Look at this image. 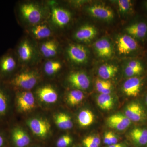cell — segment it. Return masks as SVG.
Wrapping results in <instances>:
<instances>
[{
	"label": "cell",
	"mask_w": 147,
	"mask_h": 147,
	"mask_svg": "<svg viewBox=\"0 0 147 147\" xmlns=\"http://www.w3.org/2000/svg\"><path fill=\"white\" fill-rule=\"evenodd\" d=\"M15 12L19 22L27 28L47 21L50 8L47 3L23 1L17 4Z\"/></svg>",
	"instance_id": "obj_1"
},
{
	"label": "cell",
	"mask_w": 147,
	"mask_h": 147,
	"mask_svg": "<svg viewBox=\"0 0 147 147\" xmlns=\"http://www.w3.org/2000/svg\"><path fill=\"white\" fill-rule=\"evenodd\" d=\"M36 42L28 36L21 38L17 43L14 50L21 66H29L39 63L42 57Z\"/></svg>",
	"instance_id": "obj_2"
},
{
	"label": "cell",
	"mask_w": 147,
	"mask_h": 147,
	"mask_svg": "<svg viewBox=\"0 0 147 147\" xmlns=\"http://www.w3.org/2000/svg\"><path fill=\"white\" fill-rule=\"evenodd\" d=\"M38 79V74L36 70L28 69L15 74L3 83L9 88L29 90L35 86Z\"/></svg>",
	"instance_id": "obj_3"
},
{
	"label": "cell",
	"mask_w": 147,
	"mask_h": 147,
	"mask_svg": "<svg viewBox=\"0 0 147 147\" xmlns=\"http://www.w3.org/2000/svg\"><path fill=\"white\" fill-rule=\"evenodd\" d=\"M50 8L48 23L55 32L56 30L63 28L70 23L72 14L69 11L58 5L56 2H48Z\"/></svg>",
	"instance_id": "obj_4"
},
{
	"label": "cell",
	"mask_w": 147,
	"mask_h": 147,
	"mask_svg": "<svg viewBox=\"0 0 147 147\" xmlns=\"http://www.w3.org/2000/svg\"><path fill=\"white\" fill-rule=\"evenodd\" d=\"M21 66L14 50L9 49L0 57V82H5Z\"/></svg>",
	"instance_id": "obj_5"
},
{
	"label": "cell",
	"mask_w": 147,
	"mask_h": 147,
	"mask_svg": "<svg viewBox=\"0 0 147 147\" xmlns=\"http://www.w3.org/2000/svg\"><path fill=\"white\" fill-rule=\"evenodd\" d=\"M26 32L29 36L36 42H40L55 37V32L47 21L26 28Z\"/></svg>",
	"instance_id": "obj_6"
},
{
	"label": "cell",
	"mask_w": 147,
	"mask_h": 147,
	"mask_svg": "<svg viewBox=\"0 0 147 147\" xmlns=\"http://www.w3.org/2000/svg\"><path fill=\"white\" fill-rule=\"evenodd\" d=\"M38 46L41 57L45 60L57 57L59 52V44L55 36L39 42Z\"/></svg>",
	"instance_id": "obj_7"
},
{
	"label": "cell",
	"mask_w": 147,
	"mask_h": 147,
	"mask_svg": "<svg viewBox=\"0 0 147 147\" xmlns=\"http://www.w3.org/2000/svg\"><path fill=\"white\" fill-rule=\"evenodd\" d=\"M66 53L70 61L75 64H83L88 60V50L81 44H70L67 49Z\"/></svg>",
	"instance_id": "obj_8"
},
{
	"label": "cell",
	"mask_w": 147,
	"mask_h": 147,
	"mask_svg": "<svg viewBox=\"0 0 147 147\" xmlns=\"http://www.w3.org/2000/svg\"><path fill=\"white\" fill-rule=\"evenodd\" d=\"M67 81L71 86L76 90H86L90 86L88 76L82 71H74L69 74Z\"/></svg>",
	"instance_id": "obj_9"
},
{
	"label": "cell",
	"mask_w": 147,
	"mask_h": 147,
	"mask_svg": "<svg viewBox=\"0 0 147 147\" xmlns=\"http://www.w3.org/2000/svg\"><path fill=\"white\" fill-rule=\"evenodd\" d=\"M16 100V105L21 111L28 112L34 108L35 98L31 92L26 91L19 93Z\"/></svg>",
	"instance_id": "obj_10"
},
{
	"label": "cell",
	"mask_w": 147,
	"mask_h": 147,
	"mask_svg": "<svg viewBox=\"0 0 147 147\" xmlns=\"http://www.w3.org/2000/svg\"><path fill=\"white\" fill-rule=\"evenodd\" d=\"M117 46L120 55H127L136 50L138 44L132 37L128 35H124L119 38Z\"/></svg>",
	"instance_id": "obj_11"
},
{
	"label": "cell",
	"mask_w": 147,
	"mask_h": 147,
	"mask_svg": "<svg viewBox=\"0 0 147 147\" xmlns=\"http://www.w3.org/2000/svg\"><path fill=\"white\" fill-rule=\"evenodd\" d=\"M29 125L33 133L38 137H45L50 131V123L47 121L39 119H33L29 121Z\"/></svg>",
	"instance_id": "obj_12"
},
{
	"label": "cell",
	"mask_w": 147,
	"mask_h": 147,
	"mask_svg": "<svg viewBox=\"0 0 147 147\" xmlns=\"http://www.w3.org/2000/svg\"><path fill=\"white\" fill-rule=\"evenodd\" d=\"M106 123L110 128L122 131L129 126L131 121L125 115L116 114L108 117Z\"/></svg>",
	"instance_id": "obj_13"
},
{
	"label": "cell",
	"mask_w": 147,
	"mask_h": 147,
	"mask_svg": "<svg viewBox=\"0 0 147 147\" xmlns=\"http://www.w3.org/2000/svg\"><path fill=\"white\" fill-rule=\"evenodd\" d=\"M97 33V30L94 26L83 25L75 32L74 38L79 42H88L93 39Z\"/></svg>",
	"instance_id": "obj_14"
},
{
	"label": "cell",
	"mask_w": 147,
	"mask_h": 147,
	"mask_svg": "<svg viewBox=\"0 0 147 147\" xmlns=\"http://www.w3.org/2000/svg\"><path fill=\"white\" fill-rule=\"evenodd\" d=\"M88 11L92 16L99 19L110 20L114 17L113 10L110 7L101 5L91 6L88 7Z\"/></svg>",
	"instance_id": "obj_15"
},
{
	"label": "cell",
	"mask_w": 147,
	"mask_h": 147,
	"mask_svg": "<svg viewBox=\"0 0 147 147\" xmlns=\"http://www.w3.org/2000/svg\"><path fill=\"white\" fill-rule=\"evenodd\" d=\"M11 129V139L15 147H25L30 144V137L24 130L18 127H13Z\"/></svg>",
	"instance_id": "obj_16"
},
{
	"label": "cell",
	"mask_w": 147,
	"mask_h": 147,
	"mask_svg": "<svg viewBox=\"0 0 147 147\" xmlns=\"http://www.w3.org/2000/svg\"><path fill=\"white\" fill-rule=\"evenodd\" d=\"M125 115L131 121L139 122L145 118L144 111L139 103L133 102L126 106Z\"/></svg>",
	"instance_id": "obj_17"
},
{
	"label": "cell",
	"mask_w": 147,
	"mask_h": 147,
	"mask_svg": "<svg viewBox=\"0 0 147 147\" xmlns=\"http://www.w3.org/2000/svg\"><path fill=\"white\" fill-rule=\"evenodd\" d=\"M141 86V79L137 77H131L124 83L123 90L126 95L136 97L139 94Z\"/></svg>",
	"instance_id": "obj_18"
},
{
	"label": "cell",
	"mask_w": 147,
	"mask_h": 147,
	"mask_svg": "<svg viewBox=\"0 0 147 147\" xmlns=\"http://www.w3.org/2000/svg\"><path fill=\"white\" fill-rule=\"evenodd\" d=\"M37 94L41 101L47 103H55L58 99L57 93L50 85L40 87L37 91Z\"/></svg>",
	"instance_id": "obj_19"
},
{
	"label": "cell",
	"mask_w": 147,
	"mask_h": 147,
	"mask_svg": "<svg viewBox=\"0 0 147 147\" xmlns=\"http://www.w3.org/2000/svg\"><path fill=\"white\" fill-rule=\"evenodd\" d=\"M7 88L5 84L0 82V119L5 118L9 111V96Z\"/></svg>",
	"instance_id": "obj_20"
},
{
	"label": "cell",
	"mask_w": 147,
	"mask_h": 147,
	"mask_svg": "<svg viewBox=\"0 0 147 147\" xmlns=\"http://www.w3.org/2000/svg\"><path fill=\"white\" fill-rule=\"evenodd\" d=\"M98 55L102 58H109L113 54V48L108 40L103 38L98 40L94 44Z\"/></svg>",
	"instance_id": "obj_21"
},
{
	"label": "cell",
	"mask_w": 147,
	"mask_h": 147,
	"mask_svg": "<svg viewBox=\"0 0 147 147\" xmlns=\"http://www.w3.org/2000/svg\"><path fill=\"white\" fill-rule=\"evenodd\" d=\"M43 64V71L48 76H52L58 73L63 67L62 63L56 58L46 60Z\"/></svg>",
	"instance_id": "obj_22"
},
{
	"label": "cell",
	"mask_w": 147,
	"mask_h": 147,
	"mask_svg": "<svg viewBox=\"0 0 147 147\" xmlns=\"http://www.w3.org/2000/svg\"><path fill=\"white\" fill-rule=\"evenodd\" d=\"M128 34L137 38H143L146 34L147 25L144 22H139L132 24L126 28Z\"/></svg>",
	"instance_id": "obj_23"
},
{
	"label": "cell",
	"mask_w": 147,
	"mask_h": 147,
	"mask_svg": "<svg viewBox=\"0 0 147 147\" xmlns=\"http://www.w3.org/2000/svg\"><path fill=\"white\" fill-rule=\"evenodd\" d=\"M130 137L132 141L137 144L144 145L147 143V129L145 128L134 129L130 132Z\"/></svg>",
	"instance_id": "obj_24"
},
{
	"label": "cell",
	"mask_w": 147,
	"mask_h": 147,
	"mask_svg": "<svg viewBox=\"0 0 147 147\" xmlns=\"http://www.w3.org/2000/svg\"><path fill=\"white\" fill-rule=\"evenodd\" d=\"M118 71V68L116 66L113 65L104 64L99 67L98 74L102 79L108 80L114 77Z\"/></svg>",
	"instance_id": "obj_25"
},
{
	"label": "cell",
	"mask_w": 147,
	"mask_h": 147,
	"mask_svg": "<svg viewBox=\"0 0 147 147\" xmlns=\"http://www.w3.org/2000/svg\"><path fill=\"white\" fill-rule=\"evenodd\" d=\"M55 123L59 128L62 129H70L73 127L71 118L67 114L60 113L55 117Z\"/></svg>",
	"instance_id": "obj_26"
},
{
	"label": "cell",
	"mask_w": 147,
	"mask_h": 147,
	"mask_svg": "<svg viewBox=\"0 0 147 147\" xmlns=\"http://www.w3.org/2000/svg\"><path fill=\"white\" fill-rule=\"evenodd\" d=\"M96 101L99 108L103 110H110L114 106V99L110 94H100L98 96Z\"/></svg>",
	"instance_id": "obj_27"
},
{
	"label": "cell",
	"mask_w": 147,
	"mask_h": 147,
	"mask_svg": "<svg viewBox=\"0 0 147 147\" xmlns=\"http://www.w3.org/2000/svg\"><path fill=\"white\" fill-rule=\"evenodd\" d=\"M94 120V115L91 111L88 110H82L78 116V122L82 127L90 126Z\"/></svg>",
	"instance_id": "obj_28"
},
{
	"label": "cell",
	"mask_w": 147,
	"mask_h": 147,
	"mask_svg": "<svg viewBox=\"0 0 147 147\" xmlns=\"http://www.w3.org/2000/svg\"><path fill=\"white\" fill-rule=\"evenodd\" d=\"M84 98V93L82 90L75 89L69 93L67 96V101L69 105L74 106L82 102Z\"/></svg>",
	"instance_id": "obj_29"
},
{
	"label": "cell",
	"mask_w": 147,
	"mask_h": 147,
	"mask_svg": "<svg viewBox=\"0 0 147 147\" xmlns=\"http://www.w3.org/2000/svg\"><path fill=\"white\" fill-rule=\"evenodd\" d=\"M72 139L69 135H64L58 139L57 143V147H67L72 143Z\"/></svg>",
	"instance_id": "obj_30"
},
{
	"label": "cell",
	"mask_w": 147,
	"mask_h": 147,
	"mask_svg": "<svg viewBox=\"0 0 147 147\" xmlns=\"http://www.w3.org/2000/svg\"><path fill=\"white\" fill-rule=\"evenodd\" d=\"M118 3L120 11L123 13L127 11L131 6V1L129 0H119Z\"/></svg>",
	"instance_id": "obj_31"
},
{
	"label": "cell",
	"mask_w": 147,
	"mask_h": 147,
	"mask_svg": "<svg viewBox=\"0 0 147 147\" xmlns=\"http://www.w3.org/2000/svg\"><path fill=\"white\" fill-rule=\"evenodd\" d=\"M110 81L108 80H104L98 79H96L95 82L96 87L98 91L101 93L102 90L104 89V88L108 85V83Z\"/></svg>",
	"instance_id": "obj_32"
},
{
	"label": "cell",
	"mask_w": 147,
	"mask_h": 147,
	"mask_svg": "<svg viewBox=\"0 0 147 147\" xmlns=\"http://www.w3.org/2000/svg\"><path fill=\"white\" fill-rule=\"evenodd\" d=\"M142 71L137 69H134L131 67L127 66L125 70V72L127 76L129 77H133V76L138 75Z\"/></svg>",
	"instance_id": "obj_33"
},
{
	"label": "cell",
	"mask_w": 147,
	"mask_h": 147,
	"mask_svg": "<svg viewBox=\"0 0 147 147\" xmlns=\"http://www.w3.org/2000/svg\"><path fill=\"white\" fill-rule=\"evenodd\" d=\"M127 66L131 67L134 69H137L139 71H142L143 70V67L141 63L137 61H132L129 62L127 64Z\"/></svg>",
	"instance_id": "obj_34"
},
{
	"label": "cell",
	"mask_w": 147,
	"mask_h": 147,
	"mask_svg": "<svg viewBox=\"0 0 147 147\" xmlns=\"http://www.w3.org/2000/svg\"><path fill=\"white\" fill-rule=\"evenodd\" d=\"M88 140L91 142L94 143L96 144L99 146L100 144V140L99 137L96 136H89L88 137H86Z\"/></svg>",
	"instance_id": "obj_35"
},
{
	"label": "cell",
	"mask_w": 147,
	"mask_h": 147,
	"mask_svg": "<svg viewBox=\"0 0 147 147\" xmlns=\"http://www.w3.org/2000/svg\"><path fill=\"white\" fill-rule=\"evenodd\" d=\"M109 133L111 145L117 144L118 142V139L115 134L112 131H109Z\"/></svg>",
	"instance_id": "obj_36"
},
{
	"label": "cell",
	"mask_w": 147,
	"mask_h": 147,
	"mask_svg": "<svg viewBox=\"0 0 147 147\" xmlns=\"http://www.w3.org/2000/svg\"><path fill=\"white\" fill-rule=\"evenodd\" d=\"M83 143L86 147H98L99 146L96 144L94 143H93L88 140L86 138H85L83 140Z\"/></svg>",
	"instance_id": "obj_37"
},
{
	"label": "cell",
	"mask_w": 147,
	"mask_h": 147,
	"mask_svg": "<svg viewBox=\"0 0 147 147\" xmlns=\"http://www.w3.org/2000/svg\"><path fill=\"white\" fill-rule=\"evenodd\" d=\"M6 143V139L3 133L0 131V147H4Z\"/></svg>",
	"instance_id": "obj_38"
},
{
	"label": "cell",
	"mask_w": 147,
	"mask_h": 147,
	"mask_svg": "<svg viewBox=\"0 0 147 147\" xmlns=\"http://www.w3.org/2000/svg\"><path fill=\"white\" fill-rule=\"evenodd\" d=\"M103 142L105 144L111 145L110 143V137H109V131L106 132L104 134V139H103Z\"/></svg>",
	"instance_id": "obj_39"
},
{
	"label": "cell",
	"mask_w": 147,
	"mask_h": 147,
	"mask_svg": "<svg viewBox=\"0 0 147 147\" xmlns=\"http://www.w3.org/2000/svg\"><path fill=\"white\" fill-rule=\"evenodd\" d=\"M109 147H126L121 144H115L110 145Z\"/></svg>",
	"instance_id": "obj_40"
},
{
	"label": "cell",
	"mask_w": 147,
	"mask_h": 147,
	"mask_svg": "<svg viewBox=\"0 0 147 147\" xmlns=\"http://www.w3.org/2000/svg\"><path fill=\"white\" fill-rule=\"evenodd\" d=\"M146 103L147 104V95L146 96Z\"/></svg>",
	"instance_id": "obj_41"
}]
</instances>
